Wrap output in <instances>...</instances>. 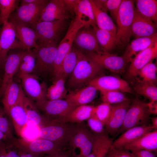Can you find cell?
I'll return each instance as SVG.
<instances>
[{
    "label": "cell",
    "mask_w": 157,
    "mask_h": 157,
    "mask_svg": "<svg viewBox=\"0 0 157 157\" xmlns=\"http://www.w3.org/2000/svg\"><path fill=\"white\" fill-rule=\"evenodd\" d=\"M78 60L67 82L68 89L72 90L80 88L95 77L102 74L105 69L77 50Z\"/></svg>",
    "instance_id": "6da1fadb"
},
{
    "label": "cell",
    "mask_w": 157,
    "mask_h": 157,
    "mask_svg": "<svg viewBox=\"0 0 157 157\" xmlns=\"http://www.w3.org/2000/svg\"><path fill=\"white\" fill-rule=\"evenodd\" d=\"M76 128V125L68 123L49 120L38 128L39 137L51 141L64 148L68 146Z\"/></svg>",
    "instance_id": "7a4b0ae2"
},
{
    "label": "cell",
    "mask_w": 157,
    "mask_h": 157,
    "mask_svg": "<svg viewBox=\"0 0 157 157\" xmlns=\"http://www.w3.org/2000/svg\"><path fill=\"white\" fill-rule=\"evenodd\" d=\"M134 5V0H122L116 19L117 25L116 38L118 45L125 47L129 43Z\"/></svg>",
    "instance_id": "3957f363"
},
{
    "label": "cell",
    "mask_w": 157,
    "mask_h": 157,
    "mask_svg": "<svg viewBox=\"0 0 157 157\" xmlns=\"http://www.w3.org/2000/svg\"><path fill=\"white\" fill-rule=\"evenodd\" d=\"M12 142L18 150L32 154L54 155L65 151L56 143L39 138L32 140L24 138H15Z\"/></svg>",
    "instance_id": "277c9868"
},
{
    "label": "cell",
    "mask_w": 157,
    "mask_h": 157,
    "mask_svg": "<svg viewBox=\"0 0 157 157\" xmlns=\"http://www.w3.org/2000/svg\"><path fill=\"white\" fill-rule=\"evenodd\" d=\"M95 134L83 122L77 124L68 146L71 157H86L92 152Z\"/></svg>",
    "instance_id": "5b68a950"
},
{
    "label": "cell",
    "mask_w": 157,
    "mask_h": 157,
    "mask_svg": "<svg viewBox=\"0 0 157 157\" xmlns=\"http://www.w3.org/2000/svg\"><path fill=\"white\" fill-rule=\"evenodd\" d=\"M150 114L147 103L136 97L131 102L122 125L117 135L133 127L148 125Z\"/></svg>",
    "instance_id": "8992f818"
},
{
    "label": "cell",
    "mask_w": 157,
    "mask_h": 157,
    "mask_svg": "<svg viewBox=\"0 0 157 157\" xmlns=\"http://www.w3.org/2000/svg\"><path fill=\"white\" fill-rule=\"evenodd\" d=\"M68 20L38 22L33 29L37 34L38 44H57L68 26Z\"/></svg>",
    "instance_id": "52a82bcc"
},
{
    "label": "cell",
    "mask_w": 157,
    "mask_h": 157,
    "mask_svg": "<svg viewBox=\"0 0 157 157\" xmlns=\"http://www.w3.org/2000/svg\"><path fill=\"white\" fill-rule=\"evenodd\" d=\"M85 25L75 17L68 27L65 36L58 46L57 52L51 72L53 78L57 76L65 56L71 49L78 30Z\"/></svg>",
    "instance_id": "ba28073f"
},
{
    "label": "cell",
    "mask_w": 157,
    "mask_h": 157,
    "mask_svg": "<svg viewBox=\"0 0 157 157\" xmlns=\"http://www.w3.org/2000/svg\"><path fill=\"white\" fill-rule=\"evenodd\" d=\"M39 47L34 49L36 57V65L33 73L45 74L51 73L56 56L58 46L56 44H38Z\"/></svg>",
    "instance_id": "9c48e42d"
},
{
    "label": "cell",
    "mask_w": 157,
    "mask_h": 157,
    "mask_svg": "<svg viewBox=\"0 0 157 157\" xmlns=\"http://www.w3.org/2000/svg\"><path fill=\"white\" fill-rule=\"evenodd\" d=\"M13 49L23 50L14 26L8 20L0 30V68L3 67L9 51Z\"/></svg>",
    "instance_id": "30bf717a"
},
{
    "label": "cell",
    "mask_w": 157,
    "mask_h": 157,
    "mask_svg": "<svg viewBox=\"0 0 157 157\" xmlns=\"http://www.w3.org/2000/svg\"><path fill=\"white\" fill-rule=\"evenodd\" d=\"M21 85L25 96L35 103L47 100L46 83L39 76L33 74L26 75L20 79Z\"/></svg>",
    "instance_id": "8fae6325"
},
{
    "label": "cell",
    "mask_w": 157,
    "mask_h": 157,
    "mask_svg": "<svg viewBox=\"0 0 157 157\" xmlns=\"http://www.w3.org/2000/svg\"><path fill=\"white\" fill-rule=\"evenodd\" d=\"M73 46L84 53L104 51L98 41L94 28L92 26H84L78 30Z\"/></svg>",
    "instance_id": "7c38bea8"
},
{
    "label": "cell",
    "mask_w": 157,
    "mask_h": 157,
    "mask_svg": "<svg viewBox=\"0 0 157 157\" xmlns=\"http://www.w3.org/2000/svg\"><path fill=\"white\" fill-rule=\"evenodd\" d=\"M84 54L104 69L114 73L123 72L130 62L122 56H117L104 51Z\"/></svg>",
    "instance_id": "4fadbf2b"
},
{
    "label": "cell",
    "mask_w": 157,
    "mask_h": 157,
    "mask_svg": "<svg viewBox=\"0 0 157 157\" xmlns=\"http://www.w3.org/2000/svg\"><path fill=\"white\" fill-rule=\"evenodd\" d=\"M35 104L39 109L44 113L45 116L49 120L63 118L76 107L66 99L47 100Z\"/></svg>",
    "instance_id": "5bb4252c"
},
{
    "label": "cell",
    "mask_w": 157,
    "mask_h": 157,
    "mask_svg": "<svg viewBox=\"0 0 157 157\" xmlns=\"http://www.w3.org/2000/svg\"><path fill=\"white\" fill-rule=\"evenodd\" d=\"M88 85L94 86L100 92L117 90L123 92L134 93L133 89L126 81L114 76L100 75L90 81Z\"/></svg>",
    "instance_id": "9a60e30c"
},
{
    "label": "cell",
    "mask_w": 157,
    "mask_h": 157,
    "mask_svg": "<svg viewBox=\"0 0 157 157\" xmlns=\"http://www.w3.org/2000/svg\"><path fill=\"white\" fill-rule=\"evenodd\" d=\"M47 4H20L10 17L34 29Z\"/></svg>",
    "instance_id": "2e32d148"
},
{
    "label": "cell",
    "mask_w": 157,
    "mask_h": 157,
    "mask_svg": "<svg viewBox=\"0 0 157 157\" xmlns=\"http://www.w3.org/2000/svg\"><path fill=\"white\" fill-rule=\"evenodd\" d=\"M26 50L13 49L8 52L3 67L4 73L0 88V99L6 86L13 81L19 68L21 60Z\"/></svg>",
    "instance_id": "e0dca14e"
},
{
    "label": "cell",
    "mask_w": 157,
    "mask_h": 157,
    "mask_svg": "<svg viewBox=\"0 0 157 157\" xmlns=\"http://www.w3.org/2000/svg\"><path fill=\"white\" fill-rule=\"evenodd\" d=\"M157 57V42L137 53L130 61L126 74L128 79H133L138 76L141 69Z\"/></svg>",
    "instance_id": "ac0fdd59"
},
{
    "label": "cell",
    "mask_w": 157,
    "mask_h": 157,
    "mask_svg": "<svg viewBox=\"0 0 157 157\" xmlns=\"http://www.w3.org/2000/svg\"><path fill=\"white\" fill-rule=\"evenodd\" d=\"M128 100L111 105L112 110L110 117L105 126L106 133L114 136L117 135L124 122L126 112L131 103Z\"/></svg>",
    "instance_id": "d6986e66"
},
{
    "label": "cell",
    "mask_w": 157,
    "mask_h": 157,
    "mask_svg": "<svg viewBox=\"0 0 157 157\" xmlns=\"http://www.w3.org/2000/svg\"><path fill=\"white\" fill-rule=\"evenodd\" d=\"M8 20L14 26L23 50L29 51L33 48H39L37 34L33 29L11 17Z\"/></svg>",
    "instance_id": "ffe728a7"
},
{
    "label": "cell",
    "mask_w": 157,
    "mask_h": 157,
    "mask_svg": "<svg viewBox=\"0 0 157 157\" xmlns=\"http://www.w3.org/2000/svg\"><path fill=\"white\" fill-rule=\"evenodd\" d=\"M72 17L66 9L63 0H49L43 10L38 22L69 20Z\"/></svg>",
    "instance_id": "44dd1931"
},
{
    "label": "cell",
    "mask_w": 157,
    "mask_h": 157,
    "mask_svg": "<svg viewBox=\"0 0 157 157\" xmlns=\"http://www.w3.org/2000/svg\"><path fill=\"white\" fill-rule=\"evenodd\" d=\"M25 95L18 103L11 107L6 113L11 120L17 135L21 138L23 137L24 132L28 124L24 106Z\"/></svg>",
    "instance_id": "7402d4cb"
},
{
    "label": "cell",
    "mask_w": 157,
    "mask_h": 157,
    "mask_svg": "<svg viewBox=\"0 0 157 157\" xmlns=\"http://www.w3.org/2000/svg\"><path fill=\"white\" fill-rule=\"evenodd\" d=\"M156 33V24L141 15L135 8L131 27V36L137 38L151 36Z\"/></svg>",
    "instance_id": "603a6c76"
},
{
    "label": "cell",
    "mask_w": 157,
    "mask_h": 157,
    "mask_svg": "<svg viewBox=\"0 0 157 157\" xmlns=\"http://www.w3.org/2000/svg\"><path fill=\"white\" fill-rule=\"evenodd\" d=\"M154 129L152 125H147L130 128L124 132L114 141L110 148L122 149L144 134Z\"/></svg>",
    "instance_id": "cb8c5ba5"
},
{
    "label": "cell",
    "mask_w": 157,
    "mask_h": 157,
    "mask_svg": "<svg viewBox=\"0 0 157 157\" xmlns=\"http://www.w3.org/2000/svg\"><path fill=\"white\" fill-rule=\"evenodd\" d=\"M97 91L94 86L88 85L87 86L70 90L65 99L76 106L87 105L95 98Z\"/></svg>",
    "instance_id": "d4e9b609"
},
{
    "label": "cell",
    "mask_w": 157,
    "mask_h": 157,
    "mask_svg": "<svg viewBox=\"0 0 157 157\" xmlns=\"http://www.w3.org/2000/svg\"><path fill=\"white\" fill-rule=\"evenodd\" d=\"M124 149L131 151L145 150L156 153L157 151V130L148 132L125 146Z\"/></svg>",
    "instance_id": "484cf974"
},
{
    "label": "cell",
    "mask_w": 157,
    "mask_h": 157,
    "mask_svg": "<svg viewBox=\"0 0 157 157\" xmlns=\"http://www.w3.org/2000/svg\"><path fill=\"white\" fill-rule=\"evenodd\" d=\"M25 94L21 84L14 80L5 88L1 97L3 109L6 113L9 110L18 103Z\"/></svg>",
    "instance_id": "4316f807"
},
{
    "label": "cell",
    "mask_w": 157,
    "mask_h": 157,
    "mask_svg": "<svg viewBox=\"0 0 157 157\" xmlns=\"http://www.w3.org/2000/svg\"><path fill=\"white\" fill-rule=\"evenodd\" d=\"M156 42L157 33L151 36L135 38L127 45L122 56L130 62L133 56L135 55Z\"/></svg>",
    "instance_id": "83f0119b"
},
{
    "label": "cell",
    "mask_w": 157,
    "mask_h": 157,
    "mask_svg": "<svg viewBox=\"0 0 157 157\" xmlns=\"http://www.w3.org/2000/svg\"><path fill=\"white\" fill-rule=\"evenodd\" d=\"M94 106L85 105L79 106L74 108L66 116L61 119H54L57 121L65 123L83 122L87 120L93 113Z\"/></svg>",
    "instance_id": "f1b7e54d"
},
{
    "label": "cell",
    "mask_w": 157,
    "mask_h": 157,
    "mask_svg": "<svg viewBox=\"0 0 157 157\" xmlns=\"http://www.w3.org/2000/svg\"><path fill=\"white\" fill-rule=\"evenodd\" d=\"M74 15L85 26L94 27L97 26L89 0H79L75 10Z\"/></svg>",
    "instance_id": "f546056e"
},
{
    "label": "cell",
    "mask_w": 157,
    "mask_h": 157,
    "mask_svg": "<svg viewBox=\"0 0 157 157\" xmlns=\"http://www.w3.org/2000/svg\"><path fill=\"white\" fill-rule=\"evenodd\" d=\"M24 106L27 115L28 124L39 127L47 122L49 119L42 115L35 103L25 95Z\"/></svg>",
    "instance_id": "4dcf8cb0"
},
{
    "label": "cell",
    "mask_w": 157,
    "mask_h": 157,
    "mask_svg": "<svg viewBox=\"0 0 157 157\" xmlns=\"http://www.w3.org/2000/svg\"><path fill=\"white\" fill-rule=\"evenodd\" d=\"M92 7L94 16L97 27L116 35V27L111 18L107 13L98 8L92 0H89Z\"/></svg>",
    "instance_id": "1f68e13d"
},
{
    "label": "cell",
    "mask_w": 157,
    "mask_h": 157,
    "mask_svg": "<svg viewBox=\"0 0 157 157\" xmlns=\"http://www.w3.org/2000/svg\"><path fill=\"white\" fill-rule=\"evenodd\" d=\"M78 60L77 50L72 45L64 58L55 79L60 77L65 79L69 76L75 68Z\"/></svg>",
    "instance_id": "d6a6232c"
},
{
    "label": "cell",
    "mask_w": 157,
    "mask_h": 157,
    "mask_svg": "<svg viewBox=\"0 0 157 157\" xmlns=\"http://www.w3.org/2000/svg\"><path fill=\"white\" fill-rule=\"evenodd\" d=\"M113 142L106 132L95 134L92 150L95 157H106Z\"/></svg>",
    "instance_id": "836d02e7"
},
{
    "label": "cell",
    "mask_w": 157,
    "mask_h": 157,
    "mask_svg": "<svg viewBox=\"0 0 157 157\" xmlns=\"http://www.w3.org/2000/svg\"><path fill=\"white\" fill-rule=\"evenodd\" d=\"M134 4L136 10L141 15L157 24V0H136Z\"/></svg>",
    "instance_id": "e575fe53"
},
{
    "label": "cell",
    "mask_w": 157,
    "mask_h": 157,
    "mask_svg": "<svg viewBox=\"0 0 157 157\" xmlns=\"http://www.w3.org/2000/svg\"><path fill=\"white\" fill-rule=\"evenodd\" d=\"M93 28L99 43L104 51L110 53L118 45L116 35L100 29L97 26Z\"/></svg>",
    "instance_id": "d590c367"
},
{
    "label": "cell",
    "mask_w": 157,
    "mask_h": 157,
    "mask_svg": "<svg viewBox=\"0 0 157 157\" xmlns=\"http://www.w3.org/2000/svg\"><path fill=\"white\" fill-rule=\"evenodd\" d=\"M36 65V57L34 50L26 51L21 60L18 70L16 74L17 78L33 74Z\"/></svg>",
    "instance_id": "8d00e7d4"
},
{
    "label": "cell",
    "mask_w": 157,
    "mask_h": 157,
    "mask_svg": "<svg viewBox=\"0 0 157 157\" xmlns=\"http://www.w3.org/2000/svg\"><path fill=\"white\" fill-rule=\"evenodd\" d=\"M66 80L61 77L54 80L52 84L47 88L46 93L47 100H51L65 98L67 93L65 85Z\"/></svg>",
    "instance_id": "74e56055"
},
{
    "label": "cell",
    "mask_w": 157,
    "mask_h": 157,
    "mask_svg": "<svg viewBox=\"0 0 157 157\" xmlns=\"http://www.w3.org/2000/svg\"><path fill=\"white\" fill-rule=\"evenodd\" d=\"M133 89L137 94L147 98L150 101H157L156 85L138 80L134 85Z\"/></svg>",
    "instance_id": "f35d334b"
},
{
    "label": "cell",
    "mask_w": 157,
    "mask_h": 157,
    "mask_svg": "<svg viewBox=\"0 0 157 157\" xmlns=\"http://www.w3.org/2000/svg\"><path fill=\"white\" fill-rule=\"evenodd\" d=\"M20 1L0 0V25L8 21L11 14L19 6Z\"/></svg>",
    "instance_id": "ab89813d"
},
{
    "label": "cell",
    "mask_w": 157,
    "mask_h": 157,
    "mask_svg": "<svg viewBox=\"0 0 157 157\" xmlns=\"http://www.w3.org/2000/svg\"><path fill=\"white\" fill-rule=\"evenodd\" d=\"M157 68L156 65L151 61L140 71L138 76L143 81L156 85L157 83Z\"/></svg>",
    "instance_id": "60d3db41"
},
{
    "label": "cell",
    "mask_w": 157,
    "mask_h": 157,
    "mask_svg": "<svg viewBox=\"0 0 157 157\" xmlns=\"http://www.w3.org/2000/svg\"><path fill=\"white\" fill-rule=\"evenodd\" d=\"M103 102L110 105L119 103L129 100L123 92L117 90L100 92Z\"/></svg>",
    "instance_id": "b9f144b4"
},
{
    "label": "cell",
    "mask_w": 157,
    "mask_h": 157,
    "mask_svg": "<svg viewBox=\"0 0 157 157\" xmlns=\"http://www.w3.org/2000/svg\"><path fill=\"white\" fill-rule=\"evenodd\" d=\"M112 110V105L103 102L94 106L93 113L105 126L110 116Z\"/></svg>",
    "instance_id": "7bdbcfd3"
},
{
    "label": "cell",
    "mask_w": 157,
    "mask_h": 157,
    "mask_svg": "<svg viewBox=\"0 0 157 157\" xmlns=\"http://www.w3.org/2000/svg\"><path fill=\"white\" fill-rule=\"evenodd\" d=\"M8 118L3 109L0 108V130L8 139L12 141L15 137L13 134L12 124Z\"/></svg>",
    "instance_id": "ee69618b"
},
{
    "label": "cell",
    "mask_w": 157,
    "mask_h": 157,
    "mask_svg": "<svg viewBox=\"0 0 157 157\" xmlns=\"http://www.w3.org/2000/svg\"><path fill=\"white\" fill-rule=\"evenodd\" d=\"M87 120L88 126L93 133L96 134L105 132L104 126L93 113Z\"/></svg>",
    "instance_id": "f6af8a7d"
},
{
    "label": "cell",
    "mask_w": 157,
    "mask_h": 157,
    "mask_svg": "<svg viewBox=\"0 0 157 157\" xmlns=\"http://www.w3.org/2000/svg\"><path fill=\"white\" fill-rule=\"evenodd\" d=\"M122 0H107L106 7L112 16L115 19L117 17Z\"/></svg>",
    "instance_id": "bcb514c9"
},
{
    "label": "cell",
    "mask_w": 157,
    "mask_h": 157,
    "mask_svg": "<svg viewBox=\"0 0 157 157\" xmlns=\"http://www.w3.org/2000/svg\"><path fill=\"white\" fill-rule=\"evenodd\" d=\"M108 154L112 157H135L131 151L124 149L110 148Z\"/></svg>",
    "instance_id": "7dc6e473"
},
{
    "label": "cell",
    "mask_w": 157,
    "mask_h": 157,
    "mask_svg": "<svg viewBox=\"0 0 157 157\" xmlns=\"http://www.w3.org/2000/svg\"><path fill=\"white\" fill-rule=\"evenodd\" d=\"M66 9L71 16L74 15L75 11L79 0H63Z\"/></svg>",
    "instance_id": "c3c4849f"
},
{
    "label": "cell",
    "mask_w": 157,
    "mask_h": 157,
    "mask_svg": "<svg viewBox=\"0 0 157 157\" xmlns=\"http://www.w3.org/2000/svg\"><path fill=\"white\" fill-rule=\"evenodd\" d=\"M135 157H155L154 153L145 150H138L131 151Z\"/></svg>",
    "instance_id": "681fc988"
},
{
    "label": "cell",
    "mask_w": 157,
    "mask_h": 157,
    "mask_svg": "<svg viewBox=\"0 0 157 157\" xmlns=\"http://www.w3.org/2000/svg\"><path fill=\"white\" fill-rule=\"evenodd\" d=\"M95 6L101 10L107 13V0H92Z\"/></svg>",
    "instance_id": "f907efd6"
},
{
    "label": "cell",
    "mask_w": 157,
    "mask_h": 157,
    "mask_svg": "<svg viewBox=\"0 0 157 157\" xmlns=\"http://www.w3.org/2000/svg\"><path fill=\"white\" fill-rule=\"evenodd\" d=\"M20 4H32L36 5L47 4L49 0H21Z\"/></svg>",
    "instance_id": "816d5d0a"
},
{
    "label": "cell",
    "mask_w": 157,
    "mask_h": 157,
    "mask_svg": "<svg viewBox=\"0 0 157 157\" xmlns=\"http://www.w3.org/2000/svg\"><path fill=\"white\" fill-rule=\"evenodd\" d=\"M11 146V145L6 144V150L9 157H20L17 149L15 147V148H14Z\"/></svg>",
    "instance_id": "f5cc1de1"
},
{
    "label": "cell",
    "mask_w": 157,
    "mask_h": 157,
    "mask_svg": "<svg viewBox=\"0 0 157 157\" xmlns=\"http://www.w3.org/2000/svg\"><path fill=\"white\" fill-rule=\"evenodd\" d=\"M147 104L150 113L156 115L157 113V101H150L147 103Z\"/></svg>",
    "instance_id": "db71d44e"
},
{
    "label": "cell",
    "mask_w": 157,
    "mask_h": 157,
    "mask_svg": "<svg viewBox=\"0 0 157 157\" xmlns=\"http://www.w3.org/2000/svg\"><path fill=\"white\" fill-rule=\"evenodd\" d=\"M42 157H71V155L69 150L68 151H64L56 155H44Z\"/></svg>",
    "instance_id": "11a10c76"
},
{
    "label": "cell",
    "mask_w": 157,
    "mask_h": 157,
    "mask_svg": "<svg viewBox=\"0 0 157 157\" xmlns=\"http://www.w3.org/2000/svg\"><path fill=\"white\" fill-rule=\"evenodd\" d=\"M0 157H9L6 149V144L0 141Z\"/></svg>",
    "instance_id": "9f6ffc18"
},
{
    "label": "cell",
    "mask_w": 157,
    "mask_h": 157,
    "mask_svg": "<svg viewBox=\"0 0 157 157\" xmlns=\"http://www.w3.org/2000/svg\"><path fill=\"white\" fill-rule=\"evenodd\" d=\"M17 150L18 154L20 157H42L43 155L32 154L29 153L23 152L18 150Z\"/></svg>",
    "instance_id": "6f0895ef"
},
{
    "label": "cell",
    "mask_w": 157,
    "mask_h": 157,
    "mask_svg": "<svg viewBox=\"0 0 157 157\" xmlns=\"http://www.w3.org/2000/svg\"><path fill=\"white\" fill-rule=\"evenodd\" d=\"M152 126L154 130H157V117H155L151 118Z\"/></svg>",
    "instance_id": "680465c9"
},
{
    "label": "cell",
    "mask_w": 157,
    "mask_h": 157,
    "mask_svg": "<svg viewBox=\"0 0 157 157\" xmlns=\"http://www.w3.org/2000/svg\"><path fill=\"white\" fill-rule=\"evenodd\" d=\"M8 139L5 134L0 130V141L3 140Z\"/></svg>",
    "instance_id": "91938a15"
},
{
    "label": "cell",
    "mask_w": 157,
    "mask_h": 157,
    "mask_svg": "<svg viewBox=\"0 0 157 157\" xmlns=\"http://www.w3.org/2000/svg\"><path fill=\"white\" fill-rule=\"evenodd\" d=\"M86 157H95L92 151Z\"/></svg>",
    "instance_id": "94428289"
},
{
    "label": "cell",
    "mask_w": 157,
    "mask_h": 157,
    "mask_svg": "<svg viewBox=\"0 0 157 157\" xmlns=\"http://www.w3.org/2000/svg\"><path fill=\"white\" fill-rule=\"evenodd\" d=\"M2 81V77H1L0 75V88L1 87Z\"/></svg>",
    "instance_id": "6125c7cd"
},
{
    "label": "cell",
    "mask_w": 157,
    "mask_h": 157,
    "mask_svg": "<svg viewBox=\"0 0 157 157\" xmlns=\"http://www.w3.org/2000/svg\"><path fill=\"white\" fill-rule=\"evenodd\" d=\"M106 157H112L107 154V155L106 156Z\"/></svg>",
    "instance_id": "be15d7a7"
}]
</instances>
